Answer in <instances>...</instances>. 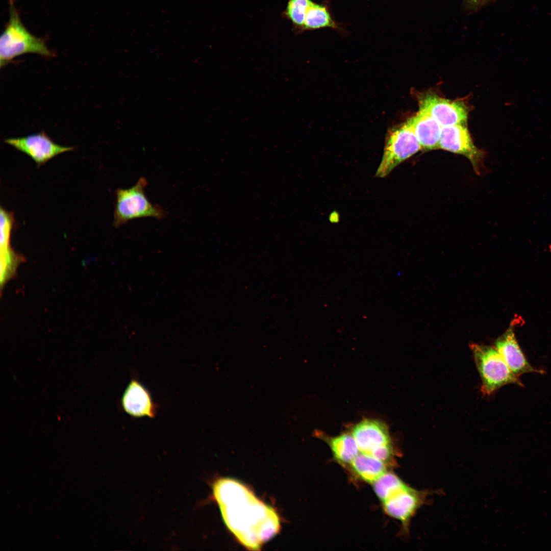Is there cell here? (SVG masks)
Here are the masks:
<instances>
[{
  "label": "cell",
  "instance_id": "cell-16",
  "mask_svg": "<svg viewBox=\"0 0 551 551\" xmlns=\"http://www.w3.org/2000/svg\"><path fill=\"white\" fill-rule=\"evenodd\" d=\"M324 28L339 29L327 6L313 2L307 11L303 32Z\"/></svg>",
  "mask_w": 551,
  "mask_h": 551
},
{
  "label": "cell",
  "instance_id": "cell-11",
  "mask_svg": "<svg viewBox=\"0 0 551 551\" xmlns=\"http://www.w3.org/2000/svg\"><path fill=\"white\" fill-rule=\"evenodd\" d=\"M124 411L134 417H154L156 406L147 389L139 382L132 380L127 386L121 399Z\"/></svg>",
  "mask_w": 551,
  "mask_h": 551
},
{
  "label": "cell",
  "instance_id": "cell-14",
  "mask_svg": "<svg viewBox=\"0 0 551 551\" xmlns=\"http://www.w3.org/2000/svg\"><path fill=\"white\" fill-rule=\"evenodd\" d=\"M349 465L359 478L372 484L387 472L385 463L372 456L362 453H359Z\"/></svg>",
  "mask_w": 551,
  "mask_h": 551
},
{
  "label": "cell",
  "instance_id": "cell-15",
  "mask_svg": "<svg viewBox=\"0 0 551 551\" xmlns=\"http://www.w3.org/2000/svg\"><path fill=\"white\" fill-rule=\"evenodd\" d=\"M324 438L334 457L340 464L349 465L359 454L358 446L352 435L345 433L336 437Z\"/></svg>",
  "mask_w": 551,
  "mask_h": 551
},
{
  "label": "cell",
  "instance_id": "cell-10",
  "mask_svg": "<svg viewBox=\"0 0 551 551\" xmlns=\"http://www.w3.org/2000/svg\"><path fill=\"white\" fill-rule=\"evenodd\" d=\"M425 495L424 491L407 485L383 502L384 510L387 515L399 520L407 528L413 515L424 502Z\"/></svg>",
  "mask_w": 551,
  "mask_h": 551
},
{
  "label": "cell",
  "instance_id": "cell-9",
  "mask_svg": "<svg viewBox=\"0 0 551 551\" xmlns=\"http://www.w3.org/2000/svg\"><path fill=\"white\" fill-rule=\"evenodd\" d=\"M352 435L360 452L373 457L383 448L392 446L388 427L380 420L364 419L354 427Z\"/></svg>",
  "mask_w": 551,
  "mask_h": 551
},
{
  "label": "cell",
  "instance_id": "cell-17",
  "mask_svg": "<svg viewBox=\"0 0 551 551\" xmlns=\"http://www.w3.org/2000/svg\"><path fill=\"white\" fill-rule=\"evenodd\" d=\"M373 490L382 503L404 488L407 485L392 472H386L373 484Z\"/></svg>",
  "mask_w": 551,
  "mask_h": 551
},
{
  "label": "cell",
  "instance_id": "cell-8",
  "mask_svg": "<svg viewBox=\"0 0 551 551\" xmlns=\"http://www.w3.org/2000/svg\"><path fill=\"white\" fill-rule=\"evenodd\" d=\"M5 142L29 156L38 166L45 164L60 154L74 149L72 146L56 143L43 132L21 137L7 138Z\"/></svg>",
  "mask_w": 551,
  "mask_h": 551
},
{
  "label": "cell",
  "instance_id": "cell-1",
  "mask_svg": "<svg viewBox=\"0 0 551 551\" xmlns=\"http://www.w3.org/2000/svg\"><path fill=\"white\" fill-rule=\"evenodd\" d=\"M212 493L225 524L248 549H259L279 531L276 511L239 481L218 479L212 484Z\"/></svg>",
  "mask_w": 551,
  "mask_h": 551
},
{
  "label": "cell",
  "instance_id": "cell-4",
  "mask_svg": "<svg viewBox=\"0 0 551 551\" xmlns=\"http://www.w3.org/2000/svg\"><path fill=\"white\" fill-rule=\"evenodd\" d=\"M482 379V392L489 395L509 384L523 386L495 347L472 343L470 345Z\"/></svg>",
  "mask_w": 551,
  "mask_h": 551
},
{
  "label": "cell",
  "instance_id": "cell-13",
  "mask_svg": "<svg viewBox=\"0 0 551 551\" xmlns=\"http://www.w3.org/2000/svg\"><path fill=\"white\" fill-rule=\"evenodd\" d=\"M421 145L422 151L438 149L442 127L430 115L419 110L407 120Z\"/></svg>",
  "mask_w": 551,
  "mask_h": 551
},
{
  "label": "cell",
  "instance_id": "cell-12",
  "mask_svg": "<svg viewBox=\"0 0 551 551\" xmlns=\"http://www.w3.org/2000/svg\"><path fill=\"white\" fill-rule=\"evenodd\" d=\"M495 348L516 376L528 372L542 373V371L535 369L528 361L511 328L497 339Z\"/></svg>",
  "mask_w": 551,
  "mask_h": 551
},
{
  "label": "cell",
  "instance_id": "cell-5",
  "mask_svg": "<svg viewBox=\"0 0 551 551\" xmlns=\"http://www.w3.org/2000/svg\"><path fill=\"white\" fill-rule=\"evenodd\" d=\"M422 150L408 121L389 131L375 176L385 178L399 164Z\"/></svg>",
  "mask_w": 551,
  "mask_h": 551
},
{
  "label": "cell",
  "instance_id": "cell-3",
  "mask_svg": "<svg viewBox=\"0 0 551 551\" xmlns=\"http://www.w3.org/2000/svg\"><path fill=\"white\" fill-rule=\"evenodd\" d=\"M147 180L140 177L136 184L127 189L115 191L113 225L119 227L134 219L151 217L158 219L165 217V211L152 204L145 194Z\"/></svg>",
  "mask_w": 551,
  "mask_h": 551
},
{
  "label": "cell",
  "instance_id": "cell-2",
  "mask_svg": "<svg viewBox=\"0 0 551 551\" xmlns=\"http://www.w3.org/2000/svg\"><path fill=\"white\" fill-rule=\"evenodd\" d=\"M9 4V21L0 39L1 67L23 54L31 53L45 57L53 56L44 40L32 34L23 24L14 1L10 0Z\"/></svg>",
  "mask_w": 551,
  "mask_h": 551
},
{
  "label": "cell",
  "instance_id": "cell-7",
  "mask_svg": "<svg viewBox=\"0 0 551 551\" xmlns=\"http://www.w3.org/2000/svg\"><path fill=\"white\" fill-rule=\"evenodd\" d=\"M418 103L419 110L432 116L442 127L466 123L467 109L462 102L452 101L427 93L420 95Z\"/></svg>",
  "mask_w": 551,
  "mask_h": 551
},
{
  "label": "cell",
  "instance_id": "cell-19",
  "mask_svg": "<svg viewBox=\"0 0 551 551\" xmlns=\"http://www.w3.org/2000/svg\"><path fill=\"white\" fill-rule=\"evenodd\" d=\"M491 0H464L465 4L471 8H477Z\"/></svg>",
  "mask_w": 551,
  "mask_h": 551
},
{
  "label": "cell",
  "instance_id": "cell-6",
  "mask_svg": "<svg viewBox=\"0 0 551 551\" xmlns=\"http://www.w3.org/2000/svg\"><path fill=\"white\" fill-rule=\"evenodd\" d=\"M438 148L464 156L480 174L485 153L474 144L465 125L442 127Z\"/></svg>",
  "mask_w": 551,
  "mask_h": 551
},
{
  "label": "cell",
  "instance_id": "cell-18",
  "mask_svg": "<svg viewBox=\"0 0 551 551\" xmlns=\"http://www.w3.org/2000/svg\"><path fill=\"white\" fill-rule=\"evenodd\" d=\"M313 3L311 0H289L287 4L283 15L298 32H303L307 11Z\"/></svg>",
  "mask_w": 551,
  "mask_h": 551
}]
</instances>
